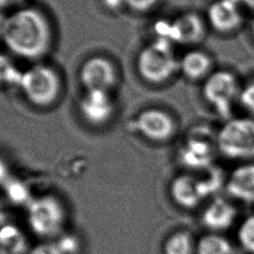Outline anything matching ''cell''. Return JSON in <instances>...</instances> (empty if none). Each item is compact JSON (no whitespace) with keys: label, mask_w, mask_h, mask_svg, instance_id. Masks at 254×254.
<instances>
[{"label":"cell","mask_w":254,"mask_h":254,"mask_svg":"<svg viewBox=\"0 0 254 254\" xmlns=\"http://www.w3.org/2000/svg\"><path fill=\"white\" fill-rule=\"evenodd\" d=\"M51 27L45 15L36 8L23 7L7 16L0 39L15 56L37 60L51 45Z\"/></svg>","instance_id":"obj_1"},{"label":"cell","mask_w":254,"mask_h":254,"mask_svg":"<svg viewBox=\"0 0 254 254\" xmlns=\"http://www.w3.org/2000/svg\"><path fill=\"white\" fill-rule=\"evenodd\" d=\"M179 64L180 59L176 56L173 44L162 38H157L145 46L136 61L139 74L152 83L169 80L179 70Z\"/></svg>","instance_id":"obj_2"},{"label":"cell","mask_w":254,"mask_h":254,"mask_svg":"<svg viewBox=\"0 0 254 254\" xmlns=\"http://www.w3.org/2000/svg\"><path fill=\"white\" fill-rule=\"evenodd\" d=\"M217 151L231 160L254 159V119L232 118L216 133Z\"/></svg>","instance_id":"obj_3"},{"label":"cell","mask_w":254,"mask_h":254,"mask_svg":"<svg viewBox=\"0 0 254 254\" xmlns=\"http://www.w3.org/2000/svg\"><path fill=\"white\" fill-rule=\"evenodd\" d=\"M18 87L36 106H49L58 97L61 82L58 73L49 65L35 64L22 70Z\"/></svg>","instance_id":"obj_4"},{"label":"cell","mask_w":254,"mask_h":254,"mask_svg":"<svg viewBox=\"0 0 254 254\" xmlns=\"http://www.w3.org/2000/svg\"><path fill=\"white\" fill-rule=\"evenodd\" d=\"M64 209L54 195L33 198L27 205V220L32 231L41 237H53L61 233L64 223Z\"/></svg>","instance_id":"obj_5"},{"label":"cell","mask_w":254,"mask_h":254,"mask_svg":"<svg viewBox=\"0 0 254 254\" xmlns=\"http://www.w3.org/2000/svg\"><path fill=\"white\" fill-rule=\"evenodd\" d=\"M201 91L208 104L222 116H227L234 101L240 96L241 89L234 73L220 69L205 77Z\"/></svg>","instance_id":"obj_6"},{"label":"cell","mask_w":254,"mask_h":254,"mask_svg":"<svg viewBox=\"0 0 254 254\" xmlns=\"http://www.w3.org/2000/svg\"><path fill=\"white\" fill-rule=\"evenodd\" d=\"M164 34L158 38L182 45H195L205 36V25L200 16L189 12L177 17L174 21L163 24Z\"/></svg>","instance_id":"obj_7"},{"label":"cell","mask_w":254,"mask_h":254,"mask_svg":"<svg viewBox=\"0 0 254 254\" xmlns=\"http://www.w3.org/2000/svg\"><path fill=\"white\" fill-rule=\"evenodd\" d=\"M116 71L112 63L101 56L87 59L79 69V80L85 90H107L116 83Z\"/></svg>","instance_id":"obj_8"},{"label":"cell","mask_w":254,"mask_h":254,"mask_svg":"<svg viewBox=\"0 0 254 254\" xmlns=\"http://www.w3.org/2000/svg\"><path fill=\"white\" fill-rule=\"evenodd\" d=\"M205 136L202 129L190 134L180 154L184 165L193 170H204L209 167L217 151L216 134L214 138Z\"/></svg>","instance_id":"obj_9"},{"label":"cell","mask_w":254,"mask_h":254,"mask_svg":"<svg viewBox=\"0 0 254 254\" xmlns=\"http://www.w3.org/2000/svg\"><path fill=\"white\" fill-rule=\"evenodd\" d=\"M208 193L202 179L193 174L179 175L170 185V194L173 200L186 209L196 207Z\"/></svg>","instance_id":"obj_10"},{"label":"cell","mask_w":254,"mask_h":254,"mask_svg":"<svg viewBox=\"0 0 254 254\" xmlns=\"http://www.w3.org/2000/svg\"><path fill=\"white\" fill-rule=\"evenodd\" d=\"M136 127L143 136L156 142L169 140L176 131L172 116L158 108L142 111L136 118Z\"/></svg>","instance_id":"obj_11"},{"label":"cell","mask_w":254,"mask_h":254,"mask_svg":"<svg viewBox=\"0 0 254 254\" xmlns=\"http://www.w3.org/2000/svg\"><path fill=\"white\" fill-rule=\"evenodd\" d=\"M79 111L83 118L93 125L107 122L114 111L110 92L99 89L86 90L79 101Z\"/></svg>","instance_id":"obj_12"},{"label":"cell","mask_w":254,"mask_h":254,"mask_svg":"<svg viewBox=\"0 0 254 254\" xmlns=\"http://www.w3.org/2000/svg\"><path fill=\"white\" fill-rule=\"evenodd\" d=\"M209 25L219 33H230L242 23L240 5L235 0H215L207 9Z\"/></svg>","instance_id":"obj_13"},{"label":"cell","mask_w":254,"mask_h":254,"mask_svg":"<svg viewBox=\"0 0 254 254\" xmlns=\"http://www.w3.org/2000/svg\"><path fill=\"white\" fill-rule=\"evenodd\" d=\"M237 216L236 207L223 197L210 200L201 213V223L211 232H220L229 228Z\"/></svg>","instance_id":"obj_14"},{"label":"cell","mask_w":254,"mask_h":254,"mask_svg":"<svg viewBox=\"0 0 254 254\" xmlns=\"http://www.w3.org/2000/svg\"><path fill=\"white\" fill-rule=\"evenodd\" d=\"M225 188L233 198L254 202V164H244L233 170L226 180Z\"/></svg>","instance_id":"obj_15"},{"label":"cell","mask_w":254,"mask_h":254,"mask_svg":"<svg viewBox=\"0 0 254 254\" xmlns=\"http://www.w3.org/2000/svg\"><path fill=\"white\" fill-rule=\"evenodd\" d=\"M212 62L210 57L202 51L190 50L181 59L179 70L189 79L196 80L206 77L210 72Z\"/></svg>","instance_id":"obj_16"},{"label":"cell","mask_w":254,"mask_h":254,"mask_svg":"<svg viewBox=\"0 0 254 254\" xmlns=\"http://www.w3.org/2000/svg\"><path fill=\"white\" fill-rule=\"evenodd\" d=\"M29 245L23 231L13 223L0 226V254H28Z\"/></svg>","instance_id":"obj_17"},{"label":"cell","mask_w":254,"mask_h":254,"mask_svg":"<svg viewBox=\"0 0 254 254\" xmlns=\"http://www.w3.org/2000/svg\"><path fill=\"white\" fill-rule=\"evenodd\" d=\"M229 240L217 232L207 233L195 242V254H231Z\"/></svg>","instance_id":"obj_18"},{"label":"cell","mask_w":254,"mask_h":254,"mask_svg":"<svg viewBox=\"0 0 254 254\" xmlns=\"http://www.w3.org/2000/svg\"><path fill=\"white\" fill-rule=\"evenodd\" d=\"M163 250L164 254H195V243L189 231L181 230L167 238Z\"/></svg>","instance_id":"obj_19"},{"label":"cell","mask_w":254,"mask_h":254,"mask_svg":"<svg viewBox=\"0 0 254 254\" xmlns=\"http://www.w3.org/2000/svg\"><path fill=\"white\" fill-rule=\"evenodd\" d=\"M3 189L7 199L14 205H28L33 199L28 186L18 179L9 178L3 184Z\"/></svg>","instance_id":"obj_20"},{"label":"cell","mask_w":254,"mask_h":254,"mask_svg":"<svg viewBox=\"0 0 254 254\" xmlns=\"http://www.w3.org/2000/svg\"><path fill=\"white\" fill-rule=\"evenodd\" d=\"M22 70L18 69L13 61L0 53V84L18 86Z\"/></svg>","instance_id":"obj_21"},{"label":"cell","mask_w":254,"mask_h":254,"mask_svg":"<svg viewBox=\"0 0 254 254\" xmlns=\"http://www.w3.org/2000/svg\"><path fill=\"white\" fill-rule=\"evenodd\" d=\"M237 238L242 248L254 254V214L247 216L241 222Z\"/></svg>","instance_id":"obj_22"},{"label":"cell","mask_w":254,"mask_h":254,"mask_svg":"<svg viewBox=\"0 0 254 254\" xmlns=\"http://www.w3.org/2000/svg\"><path fill=\"white\" fill-rule=\"evenodd\" d=\"M54 243L60 254H76L79 249V242L73 235H62Z\"/></svg>","instance_id":"obj_23"},{"label":"cell","mask_w":254,"mask_h":254,"mask_svg":"<svg viewBox=\"0 0 254 254\" xmlns=\"http://www.w3.org/2000/svg\"><path fill=\"white\" fill-rule=\"evenodd\" d=\"M239 98L243 106L254 114V79L241 89Z\"/></svg>","instance_id":"obj_24"},{"label":"cell","mask_w":254,"mask_h":254,"mask_svg":"<svg viewBox=\"0 0 254 254\" xmlns=\"http://www.w3.org/2000/svg\"><path fill=\"white\" fill-rule=\"evenodd\" d=\"M124 5L133 11L146 12L157 5L160 0H123Z\"/></svg>","instance_id":"obj_25"},{"label":"cell","mask_w":254,"mask_h":254,"mask_svg":"<svg viewBox=\"0 0 254 254\" xmlns=\"http://www.w3.org/2000/svg\"><path fill=\"white\" fill-rule=\"evenodd\" d=\"M28 254H60L54 242L41 243L29 250Z\"/></svg>","instance_id":"obj_26"},{"label":"cell","mask_w":254,"mask_h":254,"mask_svg":"<svg viewBox=\"0 0 254 254\" xmlns=\"http://www.w3.org/2000/svg\"><path fill=\"white\" fill-rule=\"evenodd\" d=\"M9 173H8V167L5 164V162L0 159V184H4L9 179Z\"/></svg>","instance_id":"obj_27"},{"label":"cell","mask_w":254,"mask_h":254,"mask_svg":"<svg viewBox=\"0 0 254 254\" xmlns=\"http://www.w3.org/2000/svg\"><path fill=\"white\" fill-rule=\"evenodd\" d=\"M26 0H0V6L3 7L4 9L7 7H12V6H17L25 2Z\"/></svg>","instance_id":"obj_28"},{"label":"cell","mask_w":254,"mask_h":254,"mask_svg":"<svg viewBox=\"0 0 254 254\" xmlns=\"http://www.w3.org/2000/svg\"><path fill=\"white\" fill-rule=\"evenodd\" d=\"M6 18H7V16L4 14V8L0 6V37L2 34V30H3L4 24H5Z\"/></svg>","instance_id":"obj_29"},{"label":"cell","mask_w":254,"mask_h":254,"mask_svg":"<svg viewBox=\"0 0 254 254\" xmlns=\"http://www.w3.org/2000/svg\"><path fill=\"white\" fill-rule=\"evenodd\" d=\"M6 211H5V207L3 205V203L0 201V226L3 225L4 223H6Z\"/></svg>","instance_id":"obj_30"},{"label":"cell","mask_w":254,"mask_h":254,"mask_svg":"<svg viewBox=\"0 0 254 254\" xmlns=\"http://www.w3.org/2000/svg\"><path fill=\"white\" fill-rule=\"evenodd\" d=\"M239 5L248 7L249 9L254 10V0H235Z\"/></svg>","instance_id":"obj_31"},{"label":"cell","mask_w":254,"mask_h":254,"mask_svg":"<svg viewBox=\"0 0 254 254\" xmlns=\"http://www.w3.org/2000/svg\"><path fill=\"white\" fill-rule=\"evenodd\" d=\"M251 30H252V34L254 36V18L252 20V23H251Z\"/></svg>","instance_id":"obj_32"}]
</instances>
